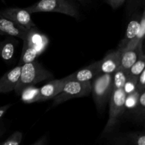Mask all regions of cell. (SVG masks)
<instances>
[{
	"label": "cell",
	"mask_w": 145,
	"mask_h": 145,
	"mask_svg": "<svg viewBox=\"0 0 145 145\" xmlns=\"http://www.w3.org/2000/svg\"><path fill=\"white\" fill-rule=\"evenodd\" d=\"M23 41L24 45H29L35 48L39 55L45 51L49 42L47 36L38 32L35 27L28 30L26 36Z\"/></svg>",
	"instance_id": "30bf717a"
},
{
	"label": "cell",
	"mask_w": 145,
	"mask_h": 145,
	"mask_svg": "<svg viewBox=\"0 0 145 145\" xmlns=\"http://www.w3.org/2000/svg\"><path fill=\"white\" fill-rule=\"evenodd\" d=\"M127 0H105L106 3L113 9L120 8Z\"/></svg>",
	"instance_id": "83f0119b"
},
{
	"label": "cell",
	"mask_w": 145,
	"mask_h": 145,
	"mask_svg": "<svg viewBox=\"0 0 145 145\" xmlns=\"http://www.w3.org/2000/svg\"><path fill=\"white\" fill-rule=\"evenodd\" d=\"M17 41L12 37H8L0 42V57L4 61L10 62L15 53Z\"/></svg>",
	"instance_id": "2e32d148"
},
{
	"label": "cell",
	"mask_w": 145,
	"mask_h": 145,
	"mask_svg": "<svg viewBox=\"0 0 145 145\" xmlns=\"http://www.w3.org/2000/svg\"><path fill=\"white\" fill-rule=\"evenodd\" d=\"M28 30L14 21L0 15V34L10 37H17L24 40Z\"/></svg>",
	"instance_id": "ba28073f"
},
{
	"label": "cell",
	"mask_w": 145,
	"mask_h": 145,
	"mask_svg": "<svg viewBox=\"0 0 145 145\" xmlns=\"http://www.w3.org/2000/svg\"><path fill=\"white\" fill-rule=\"evenodd\" d=\"M22 132L20 131H16L0 145H20L22 142Z\"/></svg>",
	"instance_id": "cb8c5ba5"
},
{
	"label": "cell",
	"mask_w": 145,
	"mask_h": 145,
	"mask_svg": "<svg viewBox=\"0 0 145 145\" xmlns=\"http://www.w3.org/2000/svg\"><path fill=\"white\" fill-rule=\"evenodd\" d=\"M128 75V71L118 68L113 74V88H123Z\"/></svg>",
	"instance_id": "44dd1931"
},
{
	"label": "cell",
	"mask_w": 145,
	"mask_h": 145,
	"mask_svg": "<svg viewBox=\"0 0 145 145\" xmlns=\"http://www.w3.org/2000/svg\"><path fill=\"white\" fill-rule=\"evenodd\" d=\"M0 15L29 30L35 27L30 14L25 8L9 7L0 11Z\"/></svg>",
	"instance_id": "8992f818"
},
{
	"label": "cell",
	"mask_w": 145,
	"mask_h": 145,
	"mask_svg": "<svg viewBox=\"0 0 145 145\" xmlns=\"http://www.w3.org/2000/svg\"><path fill=\"white\" fill-rule=\"evenodd\" d=\"M21 100L23 102L26 104L40 102V88L34 85H28L25 87L20 94Z\"/></svg>",
	"instance_id": "e0dca14e"
},
{
	"label": "cell",
	"mask_w": 145,
	"mask_h": 145,
	"mask_svg": "<svg viewBox=\"0 0 145 145\" xmlns=\"http://www.w3.org/2000/svg\"><path fill=\"white\" fill-rule=\"evenodd\" d=\"M21 65H17L4 73L0 78V93H7L14 90L21 75Z\"/></svg>",
	"instance_id": "8fae6325"
},
{
	"label": "cell",
	"mask_w": 145,
	"mask_h": 145,
	"mask_svg": "<svg viewBox=\"0 0 145 145\" xmlns=\"http://www.w3.org/2000/svg\"><path fill=\"white\" fill-rule=\"evenodd\" d=\"M139 53V45L135 48L125 49L121 51L120 55V68L126 71H129L130 68L137 61Z\"/></svg>",
	"instance_id": "9a60e30c"
},
{
	"label": "cell",
	"mask_w": 145,
	"mask_h": 145,
	"mask_svg": "<svg viewBox=\"0 0 145 145\" xmlns=\"http://www.w3.org/2000/svg\"><path fill=\"white\" fill-rule=\"evenodd\" d=\"M113 91V75L99 74L91 82V92L96 109L102 113Z\"/></svg>",
	"instance_id": "3957f363"
},
{
	"label": "cell",
	"mask_w": 145,
	"mask_h": 145,
	"mask_svg": "<svg viewBox=\"0 0 145 145\" xmlns=\"http://www.w3.org/2000/svg\"><path fill=\"white\" fill-rule=\"evenodd\" d=\"M11 104H8V105H4V106L0 107V119L4 116V115L7 113L8 109L11 107Z\"/></svg>",
	"instance_id": "f546056e"
},
{
	"label": "cell",
	"mask_w": 145,
	"mask_h": 145,
	"mask_svg": "<svg viewBox=\"0 0 145 145\" xmlns=\"http://www.w3.org/2000/svg\"><path fill=\"white\" fill-rule=\"evenodd\" d=\"M136 90L142 92V91L145 90V70L141 72L138 76L137 80V87H136Z\"/></svg>",
	"instance_id": "4316f807"
},
{
	"label": "cell",
	"mask_w": 145,
	"mask_h": 145,
	"mask_svg": "<svg viewBox=\"0 0 145 145\" xmlns=\"http://www.w3.org/2000/svg\"><path fill=\"white\" fill-rule=\"evenodd\" d=\"M145 36V10L143 9L140 16V26L138 34H137L135 38L130 41L125 49L129 48H135L138 46L140 43H143ZM124 49V50H125Z\"/></svg>",
	"instance_id": "ffe728a7"
},
{
	"label": "cell",
	"mask_w": 145,
	"mask_h": 145,
	"mask_svg": "<svg viewBox=\"0 0 145 145\" xmlns=\"http://www.w3.org/2000/svg\"><path fill=\"white\" fill-rule=\"evenodd\" d=\"M77 1H79V2L82 3V4H84V3L86 2V1H87V0H77Z\"/></svg>",
	"instance_id": "1f68e13d"
},
{
	"label": "cell",
	"mask_w": 145,
	"mask_h": 145,
	"mask_svg": "<svg viewBox=\"0 0 145 145\" xmlns=\"http://www.w3.org/2000/svg\"><path fill=\"white\" fill-rule=\"evenodd\" d=\"M30 14L38 12H56L77 18L79 9L71 0H40L25 8Z\"/></svg>",
	"instance_id": "7a4b0ae2"
},
{
	"label": "cell",
	"mask_w": 145,
	"mask_h": 145,
	"mask_svg": "<svg viewBox=\"0 0 145 145\" xmlns=\"http://www.w3.org/2000/svg\"><path fill=\"white\" fill-rule=\"evenodd\" d=\"M52 78L53 75L40 63L35 61L25 63L21 65V75L14 90L17 95H20L22 90L25 87L34 85Z\"/></svg>",
	"instance_id": "6da1fadb"
},
{
	"label": "cell",
	"mask_w": 145,
	"mask_h": 145,
	"mask_svg": "<svg viewBox=\"0 0 145 145\" xmlns=\"http://www.w3.org/2000/svg\"><path fill=\"white\" fill-rule=\"evenodd\" d=\"M69 79V75L62 79H55L50 81L40 88V102L53 99L60 93L64 87Z\"/></svg>",
	"instance_id": "52a82bcc"
},
{
	"label": "cell",
	"mask_w": 145,
	"mask_h": 145,
	"mask_svg": "<svg viewBox=\"0 0 145 145\" xmlns=\"http://www.w3.org/2000/svg\"><path fill=\"white\" fill-rule=\"evenodd\" d=\"M145 70V55L143 51V43L139 44V53L137 61L128 71L129 75L139 76Z\"/></svg>",
	"instance_id": "ac0fdd59"
},
{
	"label": "cell",
	"mask_w": 145,
	"mask_h": 145,
	"mask_svg": "<svg viewBox=\"0 0 145 145\" xmlns=\"http://www.w3.org/2000/svg\"><path fill=\"white\" fill-rule=\"evenodd\" d=\"M113 145H145V134L143 132H132L116 136Z\"/></svg>",
	"instance_id": "5bb4252c"
},
{
	"label": "cell",
	"mask_w": 145,
	"mask_h": 145,
	"mask_svg": "<svg viewBox=\"0 0 145 145\" xmlns=\"http://www.w3.org/2000/svg\"><path fill=\"white\" fill-rule=\"evenodd\" d=\"M38 55L39 54L35 48L24 44L22 53H21V58H20L18 65H23L25 63L33 62L35 61Z\"/></svg>",
	"instance_id": "d6986e66"
},
{
	"label": "cell",
	"mask_w": 145,
	"mask_h": 145,
	"mask_svg": "<svg viewBox=\"0 0 145 145\" xmlns=\"http://www.w3.org/2000/svg\"><path fill=\"white\" fill-rule=\"evenodd\" d=\"M91 92V81L69 80L62 92L53 98L52 107H56L73 98L89 96Z\"/></svg>",
	"instance_id": "5b68a950"
},
{
	"label": "cell",
	"mask_w": 145,
	"mask_h": 145,
	"mask_svg": "<svg viewBox=\"0 0 145 145\" xmlns=\"http://www.w3.org/2000/svg\"><path fill=\"white\" fill-rule=\"evenodd\" d=\"M145 0H127V14L131 15L135 12L139 8L144 7Z\"/></svg>",
	"instance_id": "484cf974"
},
{
	"label": "cell",
	"mask_w": 145,
	"mask_h": 145,
	"mask_svg": "<svg viewBox=\"0 0 145 145\" xmlns=\"http://www.w3.org/2000/svg\"><path fill=\"white\" fill-rule=\"evenodd\" d=\"M137 80H138V76L128 75L123 88V90L126 95L133 93L136 90Z\"/></svg>",
	"instance_id": "603a6c76"
},
{
	"label": "cell",
	"mask_w": 145,
	"mask_h": 145,
	"mask_svg": "<svg viewBox=\"0 0 145 145\" xmlns=\"http://www.w3.org/2000/svg\"><path fill=\"white\" fill-rule=\"evenodd\" d=\"M6 132V127L4 126V124L2 123L1 122H0V139L1 138V136H3L4 133Z\"/></svg>",
	"instance_id": "4dcf8cb0"
},
{
	"label": "cell",
	"mask_w": 145,
	"mask_h": 145,
	"mask_svg": "<svg viewBox=\"0 0 145 145\" xmlns=\"http://www.w3.org/2000/svg\"><path fill=\"white\" fill-rule=\"evenodd\" d=\"M133 14H133V18H131L128 25H127L124 38L122 39V41L119 44L118 49L120 50V51H123L127 47L129 43L135 38L137 34H138L139 30H140L141 14H139L136 12L133 13Z\"/></svg>",
	"instance_id": "4fadbf2b"
},
{
	"label": "cell",
	"mask_w": 145,
	"mask_h": 145,
	"mask_svg": "<svg viewBox=\"0 0 145 145\" xmlns=\"http://www.w3.org/2000/svg\"><path fill=\"white\" fill-rule=\"evenodd\" d=\"M126 94L123 88H113L109 100V116L102 135L105 136L111 133L118 124L120 117L124 113L125 100Z\"/></svg>",
	"instance_id": "277c9868"
},
{
	"label": "cell",
	"mask_w": 145,
	"mask_h": 145,
	"mask_svg": "<svg viewBox=\"0 0 145 145\" xmlns=\"http://www.w3.org/2000/svg\"><path fill=\"white\" fill-rule=\"evenodd\" d=\"M140 94L141 92L135 90L133 93L126 95L125 100V109L134 110L135 108L137 106V102H138Z\"/></svg>",
	"instance_id": "7402d4cb"
},
{
	"label": "cell",
	"mask_w": 145,
	"mask_h": 145,
	"mask_svg": "<svg viewBox=\"0 0 145 145\" xmlns=\"http://www.w3.org/2000/svg\"><path fill=\"white\" fill-rule=\"evenodd\" d=\"M136 112V115H137L138 117H142L143 118L144 117V112H145V90L142 91L141 92L139 98L138 102L137 104V106L134 109Z\"/></svg>",
	"instance_id": "d4e9b609"
},
{
	"label": "cell",
	"mask_w": 145,
	"mask_h": 145,
	"mask_svg": "<svg viewBox=\"0 0 145 145\" xmlns=\"http://www.w3.org/2000/svg\"><path fill=\"white\" fill-rule=\"evenodd\" d=\"M121 51L117 49L108 53L100 61V74L113 75L119 68L120 64Z\"/></svg>",
	"instance_id": "9c48e42d"
},
{
	"label": "cell",
	"mask_w": 145,
	"mask_h": 145,
	"mask_svg": "<svg viewBox=\"0 0 145 145\" xmlns=\"http://www.w3.org/2000/svg\"><path fill=\"white\" fill-rule=\"evenodd\" d=\"M100 74V61H98L88 66L69 75L70 80L91 81Z\"/></svg>",
	"instance_id": "7c38bea8"
},
{
	"label": "cell",
	"mask_w": 145,
	"mask_h": 145,
	"mask_svg": "<svg viewBox=\"0 0 145 145\" xmlns=\"http://www.w3.org/2000/svg\"><path fill=\"white\" fill-rule=\"evenodd\" d=\"M48 135H44L41 136L40 139L35 141L32 145H48Z\"/></svg>",
	"instance_id": "f1b7e54d"
}]
</instances>
